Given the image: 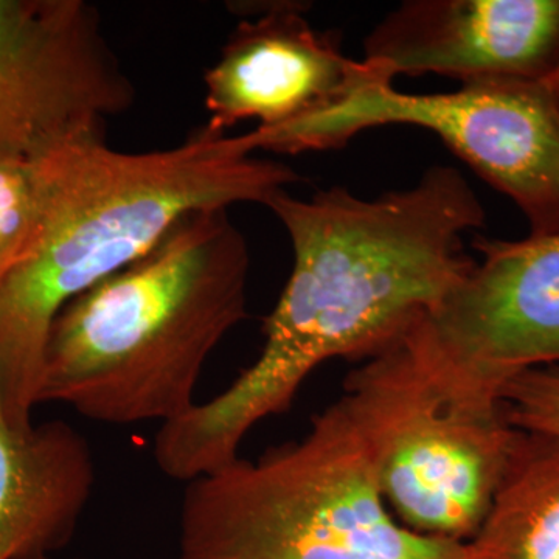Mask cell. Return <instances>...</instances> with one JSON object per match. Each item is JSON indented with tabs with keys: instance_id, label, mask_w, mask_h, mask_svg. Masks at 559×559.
Listing matches in <instances>:
<instances>
[{
	"instance_id": "6da1fadb",
	"label": "cell",
	"mask_w": 559,
	"mask_h": 559,
	"mask_svg": "<svg viewBox=\"0 0 559 559\" xmlns=\"http://www.w3.org/2000/svg\"><path fill=\"white\" fill-rule=\"evenodd\" d=\"M266 207L288 231L293 271L264 320L259 358L160 426L154 460L173 480L230 465L250 430L288 411L319 366L369 359L439 310L476 261L463 238L487 221L468 180L448 165L374 200L331 187L311 200L280 191Z\"/></svg>"
},
{
	"instance_id": "7a4b0ae2",
	"label": "cell",
	"mask_w": 559,
	"mask_h": 559,
	"mask_svg": "<svg viewBox=\"0 0 559 559\" xmlns=\"http://www.w3.org/2000/svg\"><path fill=\"white\" fill-rule=\"evenodd\" d=\"M255 153L252 131L235 138L209 127L153 153L105 142L61 151L38 234L0 280V406L13 425L33 423L51 326L70 301L145 255L189 213L267 205L299 182Z\"/></svg>"
},
{
	"instance_id": "3957f363",
	"label": "cell",
	"mask_w": 559,
	"mask_h": 559,
	"mask_svg": "<svg viewBox=\"0 0 559 559\" xmlns=\"http://www.w3.org/2000/svg\"><path fill=\"white\" fill-rule=\"evenodd\" d=\"M249 245L229 209L179 219L145 255L70 301L47 342L40 404L103 425L178 419L210 355L248 319Z\"/></svg>"
},
{
	"instance_id": "277c9868",
	"label": "cell",
	"mask_w": 559,
	"mask_h": 559,
	"mask_svg": "<svg viewBox=\"0 0 559 559\" xmlns=\"http://www.w3.org/2000/svg\"><path fill=\"white\" fill-rule=\"evenodd\" d=\"M179 559H471L404 527L341 400L300 440L187 484Z\"/></svg>"
},
{
	"instance_id": "5b68a950",
	"label": "cell",
	"mask_w": 559,
	"mask_h": 559,
	"mask_svg": "<svg viewBox=\"0 0 559 559\" xmlns=\"http://www.w3.org/2000/svg\"><path fill=\"white\" fill-rule=\"evenodd\" d=\"M340 400L393 516L419 535L468 543L520 432L498 393L448 359L421 320L352 371Z\"/></svg>"
},
{
	"instance_id": "8992f818",
	"label": "cell",
	"mask_w": 559,
	"mask_h": 559,
	"mask_svg": "<svg viewBox=\"0 0 559 559\" xmlns=\"http://www.w3.org/2000/svg\"><path fill=\"white\" fill-rule=\"evenodd\" d=\"M433 132L527 219L528 237L559 234V106L544 80H488L440 94L369 84L337 108L277 130L257 146L280 154L333 150L371 128Z\"/></svg>"
},
{
	"instance_id": "52a82bcc",
	"label": "cell",
	"mask_w": 559,
	"mask_h": 559,
	"mask_svg": "<svg viewBox=\"0 0 559 559\" xmlns=\"http://www.w3.org/2000/svg\"><path fill=\"white\" fill-rule=\"evenodd\" d=\"M134 102L97 9L83 0H0V157L40 160L105 142Z\"/></svg>"
},
{
	"instance_id": "ba28073f",
	"label": "cell",
	"mask_w": 559,
	"mask_h": 559,
	"mask_svg": "<svg viewBox=\"0 0 559 559\" xmlns=\"http://www.w3.org/2000/svg\"><path fill=\"white\" fill-rule=\"evenodd\" d=\"M473 246L481 259L423 326L455 366L500 396L522 371L559 366V234Z\"/></svg>"
},
{
	"instance_id": "9c48e42d",
	"label": "cell",
	"mask_w": 559,
	"mask_h": 559,
	"mask_svg": "<svg viewBox=\"0 0 559 559\" xmlns=\"http://www.w3.org/2000/svg\"><path fill=\"white\" fill-rule=\"evenodd\" d=\"M299 2L271 3L238 24L205 75L210 130L245 120L277 130L337 108L355 92L395 76L382 62L349 60L333 33L316 31Z\"/></svg>"
},
{
	"instance_id": "30bf717a",
	"label": "cell",
	"mask_w": 559,
	"mask_h": 559,
	"mask_svg": "<svg viewBox=\"0 0 559 559\" xmlns=\"http://www.w3.org/2000/svg\"><path fill=\"white\" fill-rule=\"evenodd\" d=\"M393 76L547 80L559 64V0H406L364 43Z\"/></svg>"
},
{
	"instance_id": "8fae6325",
	"label": "cell",
	"mask_w": 559,
	"mask_h": 559,
	"mask_svg": "<svg viewBox=\"0 0 559 559\" xmlns=\"http://www.w3.org/2000/svg\"><path fill=\"white\" fill-rule=\"evenodd\" d=\"M90 441L62 419L16 426L0 406V559L55 557L94 495Z\"/></svg>"
},
{
	"instance_id": "7c38bea8",
	"label": "cell",
	"mask_w": 559,
	"mask_h": 559,
	"mask_svg": "<svg viewBox=\"0 0 559 559\" xmlns=\"http://www.w3.org/2000/svg\"><path fill=\"white\" fill-rule=\"evenodd\" d=\"M471 559H559V437L518 432Z\"/></svg>"
},
{
	"instance_id": "4fadbf2b",
	"label": "cell",
	"mask_w": 559,
	"mask_h": 559,
	"mask_svg": "<svg viewBox=\"0 0 559 559\" xmlns=\"http://www.w3.org/2000/svg\"><path fill=\"white\" fill-rule=\"evenodd\" d=\"M60 153L40 160L0 157V280L20 263L38 234Z\"/></svg>"
},
{
	"instance_id": "5bb4252c",
	"label": "cell",
	"mask_w": 559,
	"mask_h": 559,
	"mask_svg": "<svg viewBox=\"0 0 559 559\" xmlns=\"http://www.w3.org/2000/svg\"><path fill=\"white\" fill-rule=\"evenodd\" d=\"M500 400L513 428L559 437V366L522 371L507 382Z\"/></svg>"
},
{
	"instance_id": "9a60e30c",
	"label": "cell",
	"mask_w": 559,
	"mask_h": 559,
	"mask_svg": "<svg viewBox=\"0 0 559 559\" xmlns=\"http://www.w3.org/2000/svg\"><path fill=\"white\" fill-rule=\"evenodd\" d=\"M544 81H546L547 86H549V90L551 94H554L555 100H557L559 106V64L558 68L551 72L549 79Z\"/></svg>"
},
{
	"instance_id": "2e32d148",
	"label": "cell",
	"mask_w": 559,
	"mask_h": 559,
	"mask_svg": "<svg viewBox=\"0 0 559 559\" xmlns=\"http://www.w3.org/2000/svg\"><path fill=\"white\" fill-rule=\"evenodd\" d=\"M44 559H58V558L51 557V558H44ZM72 559H91V558H72Z\"/></svg>"
}]
</instances>
